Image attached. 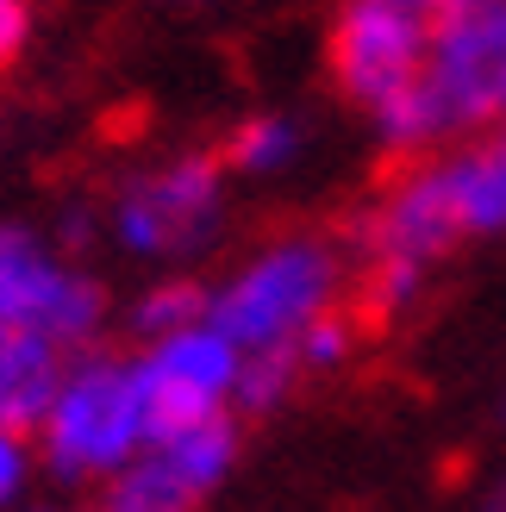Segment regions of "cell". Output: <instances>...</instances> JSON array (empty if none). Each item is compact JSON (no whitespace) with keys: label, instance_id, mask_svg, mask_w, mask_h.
<instances>
[{"label":"cell","instance_id":"obj_13","mask_svg":"<svg viewBox=\"0 0 506 512\" xmlns=\"http://www.w3.org/2000/svg\"><path fill=\"white\" fill-rule=\"evenodd\" d=\"M213 313V288H200V281L188 275H169L157 281V288H144L138 306H132V331H138V344H157L169 338V331H188Z\"/></svg>","mask_w":506,"mask_h":512},{"label":"cell","instance_id":"obj_19","mask_svg":"<svg viewBox=\"0 0 506 512\" xmlns=\"http://www.w3.org/2000/svg\"><path fill=\"white\" fill-rule=\"evenodd\" d=\"M400 7H419V13H432V19H438V13L450 7V0H400Z\"/></svg>","mask_w":506,"mask_h":512},{"label":"cell","instance_id":"obj_9","mask_svg":"<svg viewBox=\"0 0 506 512\" xmlns=\"http://www.w3.org/2000/svg\"><path fill=\"white\" fill-rule=\"evenodd\" d=\"M457 244H463V225H457V213H450L438 157H419L363 219V263L432 269L438 256H450Z\"/></svg>","mask_w":506,"mask_h":512},{"label":"cell","instance_id":"obj_3","mask_svg":"<svg viewBox=\"0 0 506 512\" xmlns=\"http://www.w3.org/2000/svg\"><path fill=\"white\" fill-rule=\"evenodd\" d=\"M344 294V256L332 238L294 232L263 250H250L244 263L213 288V325L232 338L244 356L257 350H294L300 331L325 319Z\"/></svg>","mask_w":506,"mask_h":512},{"label":"cell","instance_id":"obj_17","mask_svg":"<svg viewBox=\"0 0 506 512\" xmlns=\"http://www.w3.org/2000/svg\"><path fill=\"white\" fill-rule=\"evenodd\" d=\"M25 38H32V7L25 0H0V69L25 50Z\"/></svg>","mask_w":506,"mask_h":512},{"label":"cell","instance_id":"obj_6","mask_svg":"<svg viewBox=\"0 0 506 512\" xmlns=\"http://www.w3.org/2000/svg\"><path fill=\"white\" fill-rule=\"evenodd\" d=\"M432 57V13L400 0H344L332 25V82L350 107H388L407 88H419Z\"/></svg>","mask_w":506,"mask_h":512},{"label":"cell","instance_id":"obj_16","mask_svg":"<svg viewBox=\"0 0 506 512\" xmlns=\"http://www.w3.org/2000/svg\"><path fill=\"white\" fill-rule=\"evenodd\" d=\"M32 469H38V444H32V431L0 425V506H13L25 488H32Z\"/></svg>","mask_w":506,"mask_h":512},{"label":"cell","instance_id":"obj_14","mask_svg":"<svg viewBox=\"0 0 506 512\" xmlns=\"http://www.w3.org/2000/svg\"><path fill=\"white\" fill-rule=\"evenodd\" d=\"M300 375H307V363H300L294 350H257V356H244L232 413H275V406L300 388Z\"/></svg>","mask_w":506,"mask_h":512},{"label":"cell","instance_id":"obj_11","mask_svg":"<svg viewBox=\"0 0 506 512\" xmlns=\"http://www.w3.org/2000/svg\"><path fill=\"white\" fill-rule=\"evenodd\" d=\"M63 344L32 338V331H0V425H19L38 438V425L50 413V400L63 388V369H69Z\"/></svg>","mask_w":506,"mask_h":512},{"label":"cell","instance_id":"obj_18","mask_svg":"<svg viewBox=\"0 0 506 512\" xmlns=\"http://www.w3.org/2000/svg\"><path fill=\"white\" fill-rule=\"evenodd\" d=\"M475 512H506V481H494V488H488V500L475 506Z\"/></svg>","mask_w":506,"mask_h":512},{"label":"cell","instance_id":"obj_15","mask_svg":"<svg viewBox=\"0 0 506 512\" xmlns=\"http://www.w3.org/2000/svg\"><path fill=\"white\" fill-rule=\"evenodd\" d=\"M350 350H357V319L338 313V306L325 319H313L307 331H300V344H294V356L307 363V375H325V369L350 363Z\"/></svg>","mask_w":506,"mask_h":512},{"label":"cell","instance_id":"obj_10","mask_svg":"<svg viewBox=\"0 0 506 512\" xmlns=\"http://www.w3.org/2000/svg\"><path fill=\"white\" fill-rule=\"evenodd\" d=\"M463 238H506V119L438 157Z\"/></svg>","mask_w":506,"mask_h":512},{"label":"cell","instance_id":"obj_2","mask_svg":"<svg viewBox=\"0 0 506 512\" xmlns=\"http://www.w3.org/2000/svg\"><path fill=\"white\" fill-rule=\"evenodd\" d=\"M150 450V388L138 369V350H75L63 369V388L50 400L38 425V456L44 469L88 488V481H113Z\"/></svg>","mask_w":506,"mask_h":512},{"label":"cell","instance_id":"obj_4","mask_svg":"<svg viewBox=\"0 0 506 512\" xmlns=\"http://www.w3.org/2000/svg\"><path fill=\"white\" fill-rule=\"evenodd\" d=\"M225 175H232L225 157H207V150H182V157L132 175L107 213L113 244L144 263L200 256L225 225Z\"/></svg>","mask_w":506,"mask_h":512},{"label":"cell","instance_id":"obj_8","mask_svg":"<svg viewBox=\"0 0 506 512\" xmlns=\"http://www.w3.org/2000/svg\"><path fill=\"white\" fill-rule=\"evenodd\" d=\"M238 463V419H207L194 431H169L150 438V450L132 469L107 481L100 512H194Z\"/></svg>","mask_w":506,"mask_h":512},{"label":"cell","instance_id":"obj_5","mask_svg":"<svg viewBox=\"0 0 506 512\" xmlns=\"http://www.w3.org/2000/svg\"><path fill=\"white\" fill-rule=\"evenodd\" d=\"M100 319L107 294L94 275L63 263V250L32 225H0V331H32L63 350H88Z\"/></svg>","mask_w":506,"mask_h":512},{"label":"cell","instance_id":"obj_12","mask_svg":"<svg viewBox=\"0 0 506 512\" xmlns=\"http://www.w3.org/2000/svg\"><path fill=\"white\" fill-rule=\"evenodd\" d=\"M307 157V125L294 113H250L232 138H225V169L232 175H250V182H263V175H282Z\"/></svg>","mask_w":506,"mask_h":512},{"label":"cell","instance_id":"obj_1","mask_svg":"<svg viewBox=\"0 0 506 512\" xmlns=\"http://www.w3.org/2000/svg\"><path fill=\"white\" fill-rule=\"evenodd\" d=\"M506 119V0H450L432 19V57L419 88L375 107L369 125L394 157H438Z\"/></svg>","mask_w":506,"mask_h":512},{"label":"cell","instance_id":"obj_7","mask_svg":"<svg viewBox=\"0 0 506 512\" xmlns=\"http://www.w3.org/2000/svg\"><path fill=\"white\" fill-rule=\"evenodd\" d=\"M138 369L150 388V438H169V431H194V425L232 413L244 350L213 319H200L188 331H169V338L144 344Z\"/></svg>","mask_w":506,"mask_h":512},{"label":"cell","instance_id":"obj_20","mask_svg":"<svg viewBox=\"0 0 506 512\" xmlns=\"http://www.w3.org/2000/svg\"><path fill=\"white\" fill-rule=\"evenodd\" d=\"M182 7H213V0H182Z\"/></svg>","mask_w":506,"mask_h":512}]
</instances>
